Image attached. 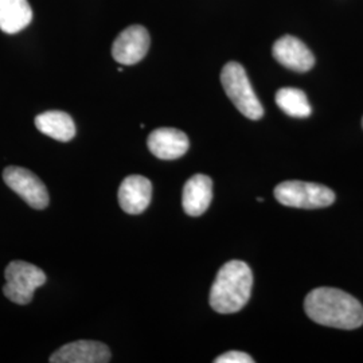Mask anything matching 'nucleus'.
Returning a JSON list of instances; mask_svg holds the SVG:
<instances>
[{"instance_id": "nucleus-8", "label": "nucleus", "mask_w": 363, "mask_h": 363, "mask_svg": "<svg viewBox=\"0 0 363 363\" xmlns=\"http://www.w3.org/2000/svg\"><path fill=\"white\" fill-rule=\"evenodd\" d=\"M112 354L109 347L94 340H77L60 347L50 357L52 363H106Z\"/></svg>"}, {"instance_id": "nucleus-2", "label": "nucleus", "mask_w": 363, "mask_h": 363, "mask_svg": "<svg viewBox=\"0 0 363 363\" xmlns=\"http://www.w3.org/2000/svg\"><path fill=\"white\" fill-rule=\"evenodd\" d=\"M253 286V273L240 259L226 262L217 274L211 291L210 306L218 313H235L247 306Z\"/></svg>"}, {"instance_id": "nucleus-12", "label": "nucleus", "mask_w": 363, "mask_h": 363, "mask_svg": "<svg viewBox=\"0 0 363 363\" xmlns=\"http://www.w3.org/2000/svg\"><path fill=\"white\" fill-rule=\"evenodd\" d=\"M213 199V181L208 175L196 174L186 182L182 203L186 214L199 217L208 210Z\"/></svg>"}, {"instance_id": "nucleus-13", "label": "nucleus", "mask_w": 363, "mask_h": 363, "mask_svg": "<svg viewBox=\"0 0 363 363\" xmlns=\"http://www.w3.org/2000/svg\"><path fill=\"white\" fill-rule=\"evenodd\" d=\"M35 127L43 135L58 142H70L76 136L73 118L61 111H49L35 117Z\"/></svg>"}, {"instance_id": "nucleus-11", "label": "nucleus", "mask_w": 363, "mask_h": 363, "mask_svg": "<svg viewBox=\"0 0 363 363\" xmlns=\"http://www.w3.org/2000/svg\"><path fill=\"white\" fill-rule=\"evenodd\" d=\"M151 154L162 160H174L189 151L190 142L184 132L175 128H159L148 136Z\"/></svg>"}, {"instance_id": "nucleus-3", "label": "nucleus", "mask_w": 363, "mask_h": 363, "mask_svg": "<svg viewBox=\"0 0 363 363\" xmlns=\"http://www.w3.org/2000/svg\"><path fill=\"white\" fill-rule=\"evenodd\" d=\"M220 82L235 108L250 120L264 116V108L259 103L247 72L238 62H228L220 72Z\"/></svg>"}, {"instance_id": "nucleus-6", "label": "nucleus", "mask_w": 363, "mask_h": 363, "mask_svg": "<svg viewBox=\"0 0 363 363\" xmlns=\"http://www.w3.org/2000/svg\"><path fill=\"white\" fill-rule=\"evenodd\" d=\"M3 181L19 195L28 206L37 210L48 208L50 198L45 183L35 174L22 167H7L3 171Z\"/></svg>"}, {"instance_id": "nucleus-5", "label": "nucleus", "mask_w": 363, "mask_h": 363, "mask_svg": "<svg viewBox=\"0 0 363 363\" xmlns=\"http://www.w3.org/2000/svg\"><path fill=\"white\" fill-rule=\"evenodd\" d=\"M4 277L7 281L3 286L4 296L21 306L28 304L33 300L35 289L46 283V274L40 268L19 259L11 261L7 265Z\"/></svg>"}, {"instance_id": "nucleus-14", "label": "nucleus", "mask_w": 363, "mask_h": 363, "mask_svg": "<svg viewBox=\"0 0 363 363\" xmlns=\"http://www.w3.org/2000/svg\"><path fill=\"white\" fill-rule=\"evenodd\" d=\"M33 19V10L27 0H0V30L16 34L26 28Z\"/></svg>"}, {"instance_id": "nucleus-10", "label": "nucleus", "mask_w": 363, "mask_h": 363, "mask_svg": "<svg viewBox=\"0 0 363 363\" xmlns=\"http://www.w3.org/2000/svg\"><path fill=\"white\" fill-rule=\"evenodd\" d=\"M152 196V184L142 175H130L121 182L118 189V203L121 208L132 214H142L148 208Z\"/></svg>"}, {"instance_id": "nucleus-7", "label": "nucleus", "mask_w": 363, "mask_h": 363, "mask_svg": "<svg viewBox=\"0 0 363 363\" xmlns=\"http://www.w3.org/2000/svg\"><path fill=\"white\" fill-rule=\"evenodd\" d=\"M150 42V34L143 26H130L123 30L113 42L112 55L121 65H135L148 52Z\"/></svg>"}, {"instance_id": "nucleus-4", "label": "nucleus", "mask_w": 363, "mask_h": 363, "mask_svg": "<svg viewBox=\"0 0 363 363\" xmlns=\"http://www.w3.org/2000/svg\"><path fill=\"white\" fill-rule=\"evenodd\" d=\"M276 199L288 208H327L335 202V193L318 183L283 182L274 189Z\"/></svg>"}, {"instance_id": "nucleus-17", "label": "nucleus", "mask_w": 363, "mask_h": 363, "mask_svg": "<svg viewBox=\"0 0 363 363\" xmlns=\"http://www.w3.org/2000/svg\"><path fill=\"white\" fill-rule=\"evenodd\" d=\"M362 125H363V120H362Z\"/></svg>"}, {"instance_id": "nucleus-16", "label": "nucleus", "mask_w": 363, "mask_h": 363, "mask_svg": "<svg viewBox=\"0 0 363 363\" xmlns=\"http://www.w3.org/2000/svg\"><path fill=\"white\" fill-rule=\"evenodd\" d=\"M216 363H253L255 359L247 354L241 351H229L226 354L220 355L216 361Z\"/></svg>"}, {"instance_id": "nucleus-1", "label": "nucleus", "mask_w": 363, "mask_h": 363, "mask_svg": "<svg viewBox=\"0 0 363 363\" xmlns=\"http://www.w3.org/2000/svg\"><path fill=\"white\" fill-rule=\"evenodd\" d=\"M304 310L315 323L342 330H354L363 325V306L350 294L337 288L311 291Z\"/></svg>"}, {"instance_id": "nucleus-9", "label": "nucleus", "mask_w": 363, "mask_h": 363, "mask_svg": "<svg viewBox=\"0 0 363 363\" xmlns=\"http://www.w3.org/2000/svg\"><path fill=\"white\" fill-rule=\"evenodd\" d=\"M274 60L288 69L304 73L311 70L315 65V57L311 50L296 37L284 35L277 39L273 45Z\"/></svg>"}, {"instance_id": "nucleus-15", "label": "nucleus", "mask_w": 363, "mask_h": 363, "mask_svg": "<svg viewBox=\"0 0 363 363\" xmlns=\"http://www.w3.org/2000/svg\"><path fill=\"white\" fill-rule=\"evenodd\" d=\"M276 104L288 116L296 118L311 116V105L307 94L296 88H281L276 93Z\"/></svg>"}]
</instances>
